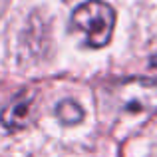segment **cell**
Returning a JSON list of instances; mask_svg holds the SVG:
<instances>
[{"instance_id": "obj_1", "label": "cell", "mask_w": 157, "mask_h": 157, "mask_svg": "<svg viewBox=\"0 0 157 157\" xmlns=\"http://www.w3.org/2000/svg\"><path fill=\"white\" fill-rule=\"evenodd\" d=\"M72 26L84 34L88 46L104 48L113 34L115 10L104 0H88L74 10Z\"/></svg>"}, {"instance_id": "obj_2", "label": "cell", "mask_w": 157, "mask_h": 157, "mask_svg": "<svg viewBox=\"0 0 157 157\" xmlns=\"http://www.w3.org/2000/svg\"><path fill=\"white\" fill-rule=\"evenodd\" d=\"M109 100L117 109L127 113L157 111V80L129 78L109 90Z\"/></svg>"}, {"instance_id": "obj_3", "label": "cell", "mask_w": 157, "mask_h": 157, "mask_svg": "<svg viewBox=\"0 0 157 157\" xmlns=\"http://www.w3.org/2000/svg\"><path fill=\"white\" fill-rule=\"evenodd\" d=\"M30 115H32V100L30 98H18L4 107V111L0 113V123L6 129H22L28 125Z\"/></svg>"}, {"instance_id": "obj_4", "label": "cell", "mask_w": 157, "mask_h": 157, "mask_svg": "<svg viewBox=\"0 0 157 157\" xmlns=\"http://www.w3.org/2000/svg\"><path fill=\"white\" fill-rule=\"evenodd\" d=\"M56 115L64 125H76L84 119V109L72 100H64L60 101L56 107Z\"/></svg>"}, {"instance_id": "obj_5", "label": "cell", "mask_w": 157, "mask_h": 157, "mask_svg": "<svg viewBox=\"0 0 157 157\" xmlns=\"http://www.w3.org/2000/svg\"><path fill=\"white\" fill-rule=\"evenodd\" d=\"M151 66H153V68H157V56L151 58Z\"/></svg>"}]
</instances>
